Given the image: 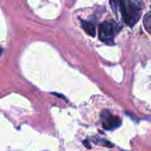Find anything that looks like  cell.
Masks as SVG:
<instances>
[{
	"instance_id": "6da1fadb",
	"label": "cell",
	"mask_w": 151,
	"mask_h": 151,
	"mask_svg": "<svg viewBox=\"0 0 151 151\" xmlns=\"http://www.w3.org/2000/svg\"><path fill=\"white\" fill-rule=\"evenodd\" d=\"M117 4L125 23L132 27L138 22L142 14V4L138 0H111Z\"/></svg>"
},
{
	"instance_id": "7a4b0ae2",
	"label": "cell",
	"mask_w": 151,
	"mask_h": 151,
	"mask_svg": "<svg viewBox=\"0 0 151 151\" xmlns=\"http://www.w3.org/2000/svg\"><path fill=\"white\" fill-rule=\"evenodd\" d=\"M121 27L114 21H106L99 26V38L103 42L112 44Z\"/></svg>"
},
{
	"instance_id": "3957f363",
	"label": "cell",
	"mask_w": 151,
	"mask_h": 151,
	"mask_svg": "<svg viewBox=\"0 0 151 151\" xmlns=\"http://www.w3.org/2000/svg\"><path fill=\"white\" fill-rule=\"evenodd\" d=\"M101 120L103 128L106 130H113L119 128L122 121L119 116H114L108 110H104L101 113Z\"/></svg>"
},
{
	"instance_id": "277c9868",
	"label": "cell",
	"mask_w": 151,
	"mask_h": 151,
	"mask_svg": "<svg viewBox=\"0 0 151 151\" xmlns=\"http://www.w3.org/2000/svg\"><path fill=\"white\" fill-rule=\"evenodd\" d=\"M81 26L87 34L91 36L94 37L96 34V29L94 25L91 22H86V21L81 20Z\"/></svg>"
},
{
	"instance_id": "5b68a950",
	"label": "cell",
	"mask_w": 151,
	"mask_h": 151,
	"mask_svg": "<svg viewBox=\"0 0 151 151\" xmlns=\"http://www.w3.org/2000/svg\"><path fill=\"white\" fill-rule=\"evenodd\" d=\"M144 25L145 27L146 30L147 31L149 34H150V29H151V17H150V13H147L146 16L144 18Z\"/></svg>"
},
{
	"instance_id": "8992f818",
	"label": "cell",
	"mask_w": 151,
	"mask_h": 151,
	"mask_svg": "<svg viewBox=\"0 0 151 151\" xmlns=\"http://www.w3.org/2000/svg\"><path fill=\"white\" fill-rule=\"evenodd\" d=\"M83 144L84 145H85L86 147H88V148H90V147H91V145H89V142H88V141H87V140H85V141L83 142Z\"/></svg>"
},
{
	"instance_id": "52a82bcc",
	"label": "cell",
	"mask_w": 151,
	"mask_h": 151,
	"mask_svg": "<svg viewBox=\"0 0 151 151\" xmlns=\"http://www.w3.org/2000/svg\"><path fill=\"white\" fill-rule=\"evenodd\" d=\"M1 51H2V50H1V49H0V55H1Z\"/></svg>"
}]
</instances>
